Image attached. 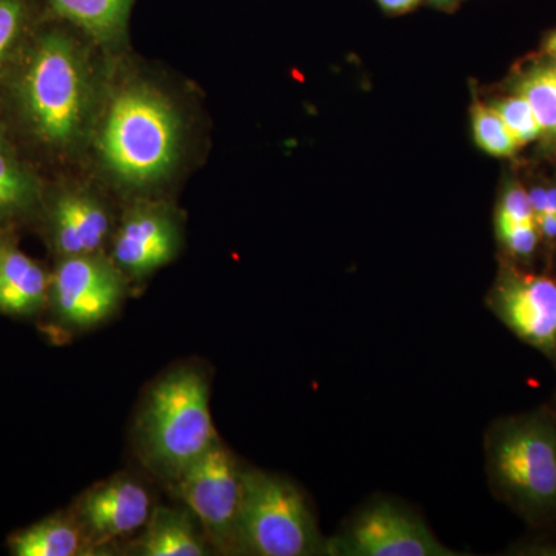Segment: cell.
I'll return each mask as SVG.
<instances>
[{
	"label": "cell",
	"instance_id": "6da1fadb",
	"mask_svg": "<svg viewBox=\"0 0 556 556\" xmlns=\"http://www.w3.org/2000/svg\"><path fill=\"white\" fill-rule=\"evenodd\" d=\"M113 58L86 33L47 16L0 94V124L49 179L83 170Z\"/></svg>",
	"mask_w": 556,
	"mask_h": 556
},
{
	"label": "cell",
	"instance_id": "7a4b0ae2",
	"mask_svg": "<svg viewBox=\"0 0 556 556\" xmlns=\"http://www.w3.org/2000/svg\"><path fill=\"white\" fill-rule=\"evenodd\" d=\"M197 124L160 73L113 58L86 166L119 200L169 199L192 164Z\"/></svg>",
	"mask_w": 556,
	"mask_h": 556
},
{
	"label": "cell",
	"instance_id": "3957f363",
	"mask_svg": "<svg viewBox=\"0 0 556 556\" xmlns=\"http://www.w3.org/2000/svg\"><path fill=\"white\" fill-rule=\"evenodd\" d=\"M218 441L206 369L181 364L152 383L135 422V452L153 477L169 489Z\"/></svg>",
	"mask_w": 556,
	"mask_h": 556
},
{
	"label": "cell",
	"instance_id": "277c9868",
	"mask_svg": "<svg viewBox=\"0 0 556 556\" xmlns=\"http://www.w3.org/2000/svg\"><path fill=\"white\" fill-rule=\"evenodd\" d=\"M485 459L497 500L527 525H556V415L548 405L497 419Z\"/></svg>",
	"mask_w": 556,
	"mask_h": 556
},
{
	"label": "cell",
	"instance_id": "5b68a950",
	"mask_svg": "<svg viewBox=\"0 0 556 556\" xmlns=\"http://www.w3.org/2000/svg\"><path fill=\"white\" fill-rule=\"evenodd\" d=\"M239 547L240 555H327V540L298 485L249 467L243 473Z\"/></svg>",
	"mask_w": 556,
	"mask_h": 556
},
{
	"label": "cell",
	"instance_id": "8992f818",
	"mask_svg": "<svg viewBox=\"0 0 556 556\" xmlns=\"http://www.w3.org/2000/svg\"><path fill=\"white\" fill-rule=\"evenodd\" d=\"M115 195L83 170L46 179L35 229L56 260L108 252L119 214Z\"/></svg>",
	"mask_w": 556,
	"mask_h": 556
},
{
	"label": "cell",
	"instance_id": "52a82bcc",
	"mask_svg": "<svg viewBox=\"0 0 556 556\" xmlns=\"http://www.w3.org/2000/svg\"><path fill=\"white\" fill-rule=\"evenodd\" d=\"M130 288L108 252L56 260L42 317L60 331H87L115 316Z\"/></svg>",
	"mask_w": 556,
	"mask_h": 556
},
{
	"label": "cell",
	"instance_id": "ba28073f",
	"mask_svg": "<svg viewBox=\"0 0 556 556\" xmlns=\"http://www.w3.org/2000/svg\"><path fill=\"white\" fill-rule=\"evenodd\" d=\"M243 473L236 455L218 441L169 486L192 511L215 554L240 555L239 525Z\"/></svg>",
	"mask_w": 556,
	"mask_h": 556
},
{
	"label": "cell",
	"instance_id": "9c48e42d",
	"mask_svg": "<svg viewBox=\"0 0 556 556\" xmlns=\"http://www.w3.org/2000/svg\"><path fill=\"white\" fill-rule=\"evenodd\" d=\"M185 223V214L169 199L129 201L110 240V258L130 285L144 283L181 254Z\"/></svg>",
	"mask_w": 556,
	"mask_h": 556
},
{
	"label": "cell",
	"instance_id": "30bf717a",
	"mask_svg": "<svg viewBox=\"0 0 556 556\" xmlns=\"http://www.w3.org/2000/svg\"><path fill=\"white\" fill-rule=\"evenodd\" d=\"M334 556H456L416 514L380 497L362 507L338 535L327 540Z\"/></svg>",
	"mask_w": 556,
	"mask_h": 556
},
{
	"label": "cell",
	"instance_id": "8fae6325",
	"mask_svg": "<svg viewBox=\"0 0 556 556\" xmlns=\"http://www.w3.org/2000/svg\"><path fill=\"white\" fill-rule=\"evenodd\" d=\"M493 316L556 367V280L506 265L490 289Z\"/></svg>",
	"mask_w": 556,
	"mask_h": 556
},
{
	"label": "cell",
	"instance_id": "7c38bea8",
	"mask_svg": "<svg viewBox=\"0 0 556 556\" xmlns=\"http://www.w3.org/2000/svg\"><path fill=\"white\" fill-rule=\"evenodd\" d=\"M153 507L149 486L141 479L121 473L90 486L70 511L101 555L100 551L116 541L138 535L148 525Z\"/></svg>",
	"mask_w": 556,
	"mask_h": 556
},
{
	"label": "cell",
	"instance_id": "4fadbf2b",
	"mask_svg": "<svg viewBox=\"0 0 556 556\" xmlns=\"http://www.w3.org/2000/svg\"><path fill=\"white\" fill-rule=\"evenodd\" d=\"M51 269L30 257L20 233L0 232V316L35 320L49 300Z\"/></svg>",
	"mask_w": 556,
	"mask_h": 556
},
{
	"label": "cell",
	"instance_id": "5bb4252c",
	"mask_svg": "<svg viewBox=\"0 0 556 556\" xmlns=\"http://www.w3.org/2000/svg\"><path fill=\"white\" fill-rule=\"evenodd\" d=\"M43 188V175L22 155L0 124V232L21 233L33 228Z\"/></svg>",
	"mask_w": 556,
	"mask_h": 556
},
{
	"label": "cell",
	"instance_id": "9a60e30c",
	"mask_svg": "<svg viewBox=\"0 0 556 556\" xmlns=\"http://www.w3.org/2000/svg\"><path fill=\"white\" fill-rule=\"evenodd\" d=\"M47 14L86 33L109 56L129 49L131 11L137 0H42Z\"/></svg>",
	"mask_w": 556,
	"mask_h": 556
},
{
	"label": "cell",
	"instance_id": "2e32d148",
	"mask_svg": "<svg viewBox=\"0 0 556 556\" xmlns=\"http://www.w3.org/2000/svg\"><path fill=\"white\" fill-rule=\"evenodd\" d=\"M129 554L139 556L214 555L200 522L188 507H153L148 525L129 544Z\"/></svg>",
	"mask_w": 556,
	"mask_h": 556
},
{
	"label": "cell",
	"instance_id": "e0dca14e",
	"mask_svg": "<svg viewBox=\"0 0 556 556\" xmlns=\"http://www.w3.org/2000/svg\"><path fill=\"white\" fill-rule=\"evenodd\" d=\"M9 552L14 556L98 555L70 510L17 530L9 538Z\"/></svg>",
	"mask_w": 556,
	"mask_h": 556
},
{
	"label": "cell",
	"instance_id": "ac0fdd59",
	"mask_svg": "<svg viewBox=\"0 0 556 556\" xmlns=\"http://www.w3.org/2000/svg\"><path fill=\"white\" fill-rule=\"evenodd\" d=\"M495 229L497 240L511 257L529 260L535 254L541 236L529 192L518 186L506 190L497 206Z\"/></svg>",
	"mask_w": 556,
	"mask_h": 556
},
{
	"label": "cell",
	"instance_id": "d6986e66",
	"mask_svg": "<svg viewBox=\"0 0 556 556\" xmlns=\"http://www.w3.org/2000/svg\"><path fill=\"white\" fill-rule=\"evenodd\" d=\"M47 16L42 0H0V94L33 33Z\"/></svg>",
	"mask_w": 556,
	"mask_h": 556
},
{
	"label": "cell",
	"instance_id": "ffe728a7",
	"mask_svg": "<svg viewBox=\"0 0 556 556\" xmlns=\"http://www.w3.org/2000/svg\"><path fill=\"white\" fill-rule=\"evenodd\" d=\"M518 94L529 102L543 134L556 135V67H536L527 73Z\"/></svg>",
	"mask_w": 556,
	"mask_h": 556
},
{
	"label": "cell",
	"instance_id": "44dd1931",
	"mask_svg": "<svg viewBox=\"0 0 556 556\" xmlns=\"http://www.w3.org/2000/svg\"><path fill=\"white\" fill-rule=\"evenodd\" d=\"M473 135L479 148L493 156H511L519 144L504 126L493 108L477 105L473 109Z\"/></svg>",
	"mask_w": 556,
	"mask_h": 556
},
{
	"label": "cell",
	"instance_id": "7402d4cb",
	"mask_svg": "<svg viewBox=\"0 0 556 556\" xmlns=\"http://www.w3.org/2000/svg\"><path fill=\"white\" fill-rule=\"evenodd\" d=\"M504 126L510 131L511 137L519 146L533 141L543 134L540 123H538L535 113L530 108L529 102L522 97H511L507 100L496 102L493 105Z\"/></svg>",
	"mask_w": 556,
	"mask_h": 556
},
{
	"label": "cell",
	"instance_id": "603a6c76",
	"mask_svg": "<svg viewBox=\"0 0 556 556\" xmlns=\"http://www.w3.org/2000/svg\"><path fill=\"white\" fill-rule=\"evenodd\" d=\"M508 555L518 556H556V538H540V540L525 541L515 544Z\"/></svg>",
	"mask_w": 556,
	"mask_h": 556
},
{
	"label": "cell",
	"instance_id": "cb8c5ba5",
	"mask_svg": "<svg viewBox=\"0 0 556 556\" xmlns=\"http://www.w3.org/2000/svg\"><path fill=\"white\" fill-rule=\"evenodd\" d=\"M378 3L387 13L401 14L415 9L419 0H378Z\"/></svg>",
	"mask_w": 556,
	"mask_h": 556
},
{
	"label": "cell",
	"instance_id": "d4e9b609",
	"mask_svg": "<svg viewBox=\"0 0 556 556\" xmlns=\"http://www.w3.org/2000/svg\"><path fill=\"white\" fill-rule=\"evenodd\" d=\"M544 214L556 215V188L546 189V201H544L543 211L536 217Z\"/></svg>",
	"mask_w": 556,
	"mask_h": 556
},
{
	"label": "cell",
	"instance_id": "484cf974",
	"mask_svg": "<svg viewBox=\"0 0 556 556\" xmlns=\"http://www.w3.org/2000/svg\"><path fill=\"white\" fill-rule=\"evenodd\" d=\"M547 51L555 58L556 61V31L547 40Z\"/></svg>",
	"mask_w": 556,
	"mask_h": 556
},
{
	"label": "cell",
	"instance_id": "4316f807",
	"mask_svg": "<svg viewBox=\"0 0 556 556\" xmlns=\"http://www.w3.org/2000/svg\"><path fill=\"white\" fill-rule=\"evenodd\" d=\"M548 408H551V409H552V412H554V413H555V415H556V393H555L554 399H552L551 404H548Z\"/></svg>",
	"mask_w": 556,
	"mask_h": 556
},
{
	"label": "cell",
	"instance_id": "83f0119b",
	"mask_svg": "<svg viewBox=\"0 0 556 556\" xmlns=\"http://www.w3.org/2000/svg\"><path fill=\"white\" fill-rule=\"evenodd\" d=\"M430 2L439 3V5H447L452 0H430Z\"/></svg>",
	"mask_w": 556,
	"mask_h": 556
}]
</instances>
